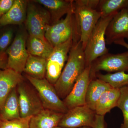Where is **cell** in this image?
I'll list each match as a JSON object with an SVG mask.
<instances>
[{"label": "cell", "instance_id": "cell-10", "mask_svg": "<svg viewBox=\"0 0 128 128\" xmlns=\"http://www.w3.org/2000/svg\"><path fill=\"white\" fill-rule=\"evenodd\" d=\"M90 78L98 72H128V51L114 54L108 53L98 58L90 64Z\"/></svg>", "mask_w": 128, "mask_h": 128}, {"label": "cell", "instance_id": "cell-3", "mask_svg": "<svg viewBox=\"0 0 128 128\" xmlns=\"http://www.w3.org/2000/svg\"><path fill=\"white\" fill-rule=\"evenodd\" d=\"M115 15L101 17L91 34L84 49L86 66L108 53L106 46L105 32L108 24Z\"/></svg>", "mask_w": 128, "mask_h": 128}, {"label": "cell", "instance_id": "cell-19", "mask_svg": "<svg viewBox=\"0 0 128 128\" xmlns=\"http://www.w3.org/2000/svg\"><path fill=\"white\" fill-rule=\"evenodd\" d=\"M112 87L108 83L98 78L91 80L86 95V105L95 112L98 99L104 92Z\"/></svg>", "mask_w": 128, "mask_h": 128}, {"label": "cell", "instance_id": "cell-26", "mask_svg": "<svg viewBox=\"0 0 128 128\" xmlns=\"http://www.w3.org/2000/svg\"><path fill=\"white\" fill-rule=\"evenodd\" d=\"M32 117L8 121L0 120V128H29V122Z\"/></svg>", "mask_w": 128, "mask_h": 128}, {"label": "cell", "instance_id": "cell-27", "mask_svg": "<svg viewBox=\"0 0 128 128\" xmlns=\"http://www.w3.org/2000/svg\"><path fill=\"white\" fill-rule=\"evenodd\" d=\"M14 30L12 28L5 29L0 34V52H6L12 42Z\"/></svg>", "mask_w": 128, "mask_h": 128}, {"label": "cell", "instance_id": "cell-29", "mask_svg": "<svg viewBox=\"0 0 128 128\" xmlns=\"http://www.w3.org/2000/svg\"><path fill=\"white\" fill-rule=\"evenodd\" d=\"M92 128H105L104 116L96 114L94 125Z\"/></svg>", "mask_w": 128, "mask_h": 128}, {"label": "cell", "instance_id": "cell-28", "mask_svg": "<svg viewBox=\"0 0 128 128\" xmlns=\"http://www.w3.org/2000/svg\"><path fill=\"white\" fill-rule=\"evenodd\" d=\"M14 2L15 0H0V18L9 11Z\"/></svg>", "mask_w": 128, "mask_h": 128}, {"label": "cell", "instance_id": "cell-33", "mask_svg": "<svg viewBox=\"0 0 128 128\" xmlns=\"http://www.w3.org/2000/svg\"><path fill=\"white\" fill-rule=\"evenodd\" d=\"M55 128H61V127H59V126H57V127H56Z\"/></svg>", "mask_w": 128, "mask_h": 128}, {"label": "cell", "instance_id": "cell-21", "mask_svg": "<svg viewBox=\"0 0 128 128\" xmlns=\"http://www.w3.org/2000/svg\"><path fill=\"white\" fill-rule=\"evenodd\" d=\"M29 54L47 59L52 52L54 48L47 40L29 35L26 43Z\"/></svg>", "mask_w": 128, "mask_h": 128}, {"label": "cell", "instance_id": "cell-13", "mask_svg": "<svg viewBox=\"0 0 128 128\" xmlns=\"http://www.w3.org/2000/svg\"><path fill=\"white\" fill-rule=\"evenodd\" d=\"M106 44L126 39L128 40V7L122 9L112 18L105 32Z\"/></svg>", "mask_w": 128, "mask_h": 128}, {"label": "cell", "instance_id": "cell-12", "mask_svg": "<svg viewBox=\"0 0 128 128\" xmlns=\"http://www.w3.org/2000/svg\"><path fill=\"white\" fill-rule=\"evenodd\" d=\"M90 65L86 66L79 76L73 88L63 101L68 110L86 105V92L91 80Z\"/></svg>", "mask_w": 128, "mask_h": 128}, {"label": "cell", "instance_id": "cell-7", "mask_svg": "<svg viewBox=\"0 0 128 128\" xmlns=\"http://www.w3.org/2000/svg\"><path fill=\"white\" fill-rule=\"evenodd\" d=\"M73 44V38L55 46L46 59V79L54 86L57 82L67 61L69 53Z\"/></svg>", "mask_w": 128, "mask_h": 128}, {"label": "cell", "instance_id": "cell-31", "mask_svg": "<svg viewBox=\"0 0 128 128\" xmlns=\"http://www.w3.org/2000/svg\"><path fill=\"white\" fill-rule=\"evenodd\" d=\"M115 44H118L124 47L128 50V44L124 40H118L114 42Z\"/></svg>", "mask_w": 128, "mask_h": 128}, {"label": "cell", "instance_id": "cell-25", "mask_svg": "<svg viewBox=\"0 0 128 128\" xmlns=\"http://www.w3.org/2000/svg\"><path fill=\"white\" fill-rule=\"evenodd\" d=\"M120 96L117 107L121 109L123 122L120 128H128V86L120 88Z\"/></svg>", "mask_w": 128, "mask_h": 128}, {"label": "cell", "instance_id": "cell-4", "mask_svg": "<svg viewBox=\"0 0 128 128\" xmlns=\"http://www.w3.org/2000/svg\"><path fill=\"white\" fill-rule=\"evenodd\" d=\"M74 14L80 33V41L84 49L88 38L102 15L97 9L85 4L82 0H74Z\"/></svg>", "mask_w": 128, "mask_h": 128}, {"label": "cell", "instance_id": "cell-24", "mask_svg": "<svg viewBox=\"0 0 128 128\" xmlns=\"http://www.w3.org/2000/svg\"><path fill=\"white\" fill-rule=\"evenodd\" d=\"M98 78L108 83L112 87L120 88L128 86V74L125 72H120L103 74L96 73Z\"/></svg>", "mask_w": 128, "mask_h": 128}, {"label": "cell", "instance_id": "cell-17", "mask_svg": "<svg viewBox=\"0 0 128 128\" xmlns=\"http://www.w3.org/2000/svg\"><path fill=\"white\" fill-rule=\"evenodd\" d=\"M64 114L44 109L32 116L29 122V128H55L58 126Z\"/></svg>", "mask_w": 128, "mask_h": 128}, {"label": "cell", "instance_id": "cell-22", "mask_svg": "<svg viewBox=\"0 0 128 128\" xmlns=\"http://www.w3.org/2000/svg\"><path fill=\"white\" fill-rule=\"evenodd\" d=\"M46 59L29 54L24 72L27 75L38 79L45 78Z\"/></svg>", "mask_w": 128, "mask_h": 128}, {"label": "cell", "instance_id": "cell-15", "mask_svg": "<svg viewBox=\"0 0 128 128\" xmlns=\"http://www.w3.org/2000/svg\"><path fill=\"white\" fill-rule=\"evenodd\" d=\"M20 73L12 69L0 70V112L10 92L23 82Z\"/></svg>", "mask_w": 128, "mask_h": 128}, {"label": "cell", "instance_id": "cell-5", "mask_svg": "<svg viewBox=\"0 0 128 128\" xmlns=\"http://www.w3.org/2000/svg\"><path fill=\"white\" fill-rule=\"evenodd\" d=\"M26 78L36 90L44 109L64 114L68 111L58 96L54 86L46 78L38 79L26 75Z\"/></svg>", "mask_w": 128, "mask_h": 128}, {"label": "cell", "instance_id": "cell-23", "mask_svg": "<svg viewBox=\"0 0 128 128\" xmlns=\"http://www.w3.org/2000/svg\"><path fill=\"white\" fill-rule=\"evenodd\" d=\"M128 7V0H100L97 10L102 17L115 15L124 8Z\"/></svg>", "mask_w": 128, "mask_h": 128}, {"label": "cell", "instance_id": "cell-2", "mask_svg": "<svg viewBox=\"0 0 128 128\" xmlns=\"http://www.w3.org/2000/svg\"><path fill=\"white\" fill-rule=\"evenodd\" d=\"M45 38L54 48L73 38V43L80 41V36L76 26L74 12L66 15L64 18L48 26Z\"/></svg>", "mask_w": 128, "mask_h": 128}, {"label": "cell", "instance_id": "cell-14", "mask_svg": "<svg viewBox=\"0 0 128 128\" xmlns=\"http://www.w3.org/2000/svg\"><path fill=\"white\" fill-rule=\"evenodd\" d=\"M34 2L44 6L50 14V25L62 19L65 15L74 11V1L69 0H35Z\"/></svg>", "mask_w": 128, "mask_h": 128}, {"label": "cell", "instance_id": "cell-16", "mask_svg": "<svg viewBox=\"0 0 128 128\" xmlns=\"http://www.w3.org/2000/svg\"><path fill=\"white\" fill-rule=\"evenodd\" d=\"M28 2L26 0H15L11 9L0 18V26L22 24L26 18Z\"/></svg>", "mask_w": 128, "mask_h": 128}, {"label": "cell", "instance_id": "cell-1", "mask_svg": "<svg viewBox=\"0 0 128 128\" xmlns=\"http://www.w3.org/2000/svg\"><path fill=\"white\" fill-rule=\"evenodd\" d=\"M86 67L84 49L80 41L73 43L66 64L54 85L60 98H64L68 96Z\"/></svg>", "mask_w": 128, "mask_h": 128}, {"label": "cell", "instance_id": "cell-8", "mask_svg": "<svg viewBox=\"0 0 128 128\" xmlns=\"http://www.w3.org/2000/svg\"><path fill=\"white\" fill-rule=\"evenodd\" d=\"M28 37L24 31H18L6 52L8 56L7 68L20 74L24 72L29 55L26 47Z\"/></svg>", "mask_w": 128, "mask_h": 128}, {"label": "cell", "instance_id": "cell-9", "mask_svg": "<svg viewBox=\"0 0 128 128\" xmlns=\"http://www.w3.org/2000/svg\"><path fill=\"white\" fill-rule=\"evenodd\" d=\"M96 115L95 112L86 105L76 107L64 114L58 126L64 128H92Z\"/></svg>", "mask_w": 128, "mask_h": 128}, {"label": "cell", "instance_id": "cell-11", "mask_svg": "<svg viewBox=\"0 0 128 128\" xmlns=\"http://www.w3.org/2000/svg\"><path fill=\"white\" fill-rule=\"evenodd\" d=\"M18 92L21 118L34 116L44 109L38 93L23 82L18 85Z\"/></svg>", "mask_w": 128, "mask_h": 128}, {"label": "cell", "instance_id": "cell-32", "mask_svg": "<svg viewBox=\"0 0 128 128\" xmlns=\"http://www.w3.org/2000/svg\"><path fill=\"white\" fill-rule=\"evenodd\" d=\"M89 128V127H82V128Z\"/></svg>", "mask_w": 128, "mask_h": 128}, {"label": "cell", "instance_id": "cell-6", "mask_svg": "<svg viewBox=\"0 0 128 128\" xmlns=\"http://www.w3.org/2000/svg\"><path fill=\"white\" fill-rule=\"evenodd\" d=\"M35 3L28 2L26 28L29 35L46 40L44 35L48 26L50 25V14L44 8Z\"/></svg>", "mask_w": 128, "mask_h": 128}, {"label": "cell", "instance_id": "cell-30", "mask_svg": "<svg viewBox=\"0 0 128 128\" xmlns=\"http://www.w3.org/2000/svg\"><path fill=\"white\" fill-rule=\"evenodd\" d=\"M7 61L6 53L0 52V70L7 68Z\"/></svg>", "mask_w": 128, "mask_h": 128}, {"label": "cell", "instance_id": "cell-20", "mask_svg": "<svg viewBox=\"0 0 128 128\" xmlns=\"http://www.w3.org/2000/svg\"><path fill=\"white\" fill-rule=\"evenodd\" d=\"M18 96L16 88L10 92L0 112V120H14L20 118Z\"/></svg>", "mask_w": 128, "mask_h": 128}, {"label": "cell", "instance_id": "cell-18", "mask_svg": "<svg viewBox=\"0 0 128 128\" xmlns=\"http://www.w3.org/2000/svg\"><path fill=\"white\" fill-rule=\"evenodd\" d=\"M120 96L119 88L112 87L104 92L96 104V114L105 116L113 108L117 107Z\"/></svg>", "mask_w": 128, "mask_h": 128}]
</instances>
